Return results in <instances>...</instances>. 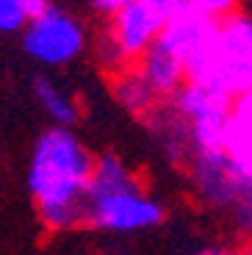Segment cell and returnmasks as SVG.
<instances>
[{
    "instance_id": "1",
    "label": "cell",
    "mask_w": 252,
    "mask_h": 255,
    "mask_svg": "<svg viewBox=\"0 0 252 255\" xmlns=\"http://www.w3.org/2000/svg\"><path fill=\"white\" fill-rule=\"evenodd\" d=\"M92 166L95 158L64 128L47 130L36 141L28 186L47 228L64 230L75 222H83V203H86Z\"/></svg>"
},
{
    "instance_id": "2",
    "label": "cell",
    "mask_w": 252,
    "mask_h": 255,
    "mask_svg": "<svg viewBox=\"0 0 252 255\" xmlns=\"http://www.w3.org/2000/svg\"><path fill=\"white\" fill-rule=\"evenodd\" d=\"M183 78L205 92L233 100L252 89V19L230 14L214 33L183 61Z\"/></svg>"
},
{
    "instance_id": "3",
    "label": "cell",
    "mask_w": 252,
    "mask_h": 255,
    "mask_svg": "<svg viewBox=\"0 0 252 255\" xmlns=\"http://www.w3.org/2000/svg\"><path fill=\"white\" fill-rule=\"evenodd\" d=\"M183 0H130L114 14L108 58L114 64L144 56L166 25V19L180 8Z\"/></svg>"
},
{
    "instance_id": "4",
    "label": "cell",
    "mask_w": 252,
    "mask_h": 255,
    "mask_svg": "<svg viewBox=\"0 0 252 255\" xmlns=\"http://www.w3.org/2000/svg\"><path fill=\"white\" fill-rule=\"evenodd\" d=\"M175 106L191 125V141L197 153H216L225 147V130L230 120V103L205 92L202 86H180L175 92Z\"/></svg>"
},
{
    "instance_id": "5",
    "label": "cell",
    "mask_w": 252,
    "mask_h": 255,
    "mask_svg": "<svg viewBox=\"0 0 252 255\" xmlns=\"http://www.w3.org/2000/svg\"><path fill=\"white\" fill-rule=\"evenodd\" d=\"M22 47L28 56L42 64H67L81 53L83 31L72 17L50 6L39 17L28 19Z\"/></svg>"
},
{
    "instance_id": "6",
    "label": "cell",
    "mask_w": 252,
    "mask_h": 255,
    "mask_svg": "<svg viewBox=\"0 0 252 255\" xmlns=\"http://www.w3.org/2000/svg\"><path fill=\"white\" fill-rule=\"evenodd\" d=\"M164 219V208L144 191H125L83 203V222H95L106 230H141Z\"/></svg>"
},
{
    "instance_id": "7",
    "label": "cell",
    "mask_w": 252,
    "mask_h": 255,
    "mask_svg": "<svg viewBox=\"0 0 252 255\" xmlns=\"http://www.w3.org/2000/svg\"><path fill=\"white\" fill-rule=\"evenodd\" d=\"M214 28H216L214 19L202 17L189 0H183L180 8H177V11L166 19V25L161 28L155 45H161L166 53H172V56L183 64L197 47L208 42Z\"/></svg>"
},
{
    "instance_id": "8",
    "label": "cell",
    "mask_w": 252,
    "mask_h": 255,
    "mask_svg": "<svg viewBox=\"0 0 252 255\" xmlns=\"http://www.w3.org/2000/svg\"><path fill=\"white\" fill-rule=\"evenodd\" d=\"M197 183H200V191L205 194V200H211L216 205L233 203V200L241 197L239 186L230 175V166H227L225 150L197 153Z\"/></svg>"
},
{
    "instance_id": "9",
    "label": "cell",
    "mask_w": 252,
    "mask_h": 255,
    "mask_svg": "<svg viewBox=\"0 0 252 255\" xmlns=\"http://www.w3.org/2000/svg\"><path fill=\"white\" fill-rule=\"evenodd\" d=\"M125 191H141L139 178L122 164L117 155H103L92 166V178L86 186V200L108 197V194H125Z\"/></svg>"
},
{
    "instance_id": "10",
    "label": "cell",
    "mask_w": 252,
    "mask_h": 255,
    "mask_svg": "<svg viewBox=\"0 0 252 255\" xmlns=\"http://www.w3.org/2000/svg\"><path fill=\"white\" fill-rule=\"evenodd\" d=\"M139 75L147 81L155 95H175L183 83V64L172 53H166L161 45L152 42L141 56V70Z\"/></svg>"
},
{
    "instance_id": "11",
    "label": "cell",
    "mask_w": 252,
    "mask_h": 255,
    "mask_svg": "<svg viewBox=\"0 0 252 255\" xmlns=\"http://www.w3.org/2000/svg\"><path fill=\"white\" fill-rule=\"evenodd\" d=\"M36 97L42 103V109L58 122V125H72L78 120V109L67 92H61L56 83L50 81H36Z\"/></svg>"
},
{
    "instance_id": "12",
    "label": "cell",
    "mask_w": 252,
    "mask_h": 255,
    "mask_svg": "<svg viewBox=\"0 0 252 255\" xmlns=\"http://www.w3.org/2000/svg\"><path fill=\"white\" fill-rule=\"evenodd\" d=\"M114 89H117L120 103L130 111H147L155 103V92L147 86V81L139 72H125V75H120L117 83H114Z\"/></svg>"
},
{
    "instance_id": "13",
    "label": "cell",
    "mask_w": 252,
    "mask_h": 255,
    "mask_svg": "<svg viewBox=\"0 0 252 255\" xmlns=\"http://www.w3.org/2000/svg\"><path fill=\"white\" fill-rule=\"evenodd\" d=\"M28 22L25 11L19 8L17 0H0V33H14L22 31Z\"/></svg>"
},
{
    "instance_id": "14",
    "label": "cell",
    "mask_w": 252,
    "mask_h": 255,
    "mask_svg": "<svg viewBox=\"0 0 252 255\" xmlns=\"http://www.w3.org/2000/svg\"><path fill=\"white\" fill-rule=\"evenodd\" d=\"M230 122L252 141V89L244 92L241 97H236V106L230 111Z\"/></svg>"
},
{
    "instance_id": "15",
    "label": "cell",
    "mask_w": 252,
    "mask_h": 255,
    "mask_svg": "<svg viewBox=\"0 0 252 255\" xmlns=\"http://www.w3.org/2000/svg\"><path fill=\"white\" fill-rule=\"evenodd\" d=\"M189 3L202 14V17H208V19H214V22H216V19L230 17L239 0H189Z\"/></svg>"
},
{
    "instance_id": "16",
    "label": "cell",
    "mask_w": 252,
    "mask_h": 255,
    "mask_svg": "<svg viewBox=\"0 0 252 255\" xmlns=\"http://www.w3.org/2000/svg\"><path fill=\"white\" fill-rule=\"evenodd\" d=\"M17 3H19V8L25 11L28 19L39 17L42 11H47V8H50V0H17Z\"/></svg>"
},
{
    "instance_id": "17",
    "label": "cell",
    "mask_w": 252,
    "mask_h": 255,
    "mask_svg": "<svg viewBox=\"0 0 252 255\" xmlns=\"http://www.w3.org/2000/svg\"><path fill=\"white\" fill-rule=\"evenodd\" d=\"M241 222H244V228L252 230V191H247L241 197Z\"/></svg>"
},
{
    "instance_id": "18",
    "label": "cell",
    "mask_w": 252,
    "mask_h": 255,
    "mask_svg": "<svg viewBox=\"0 0 252 255\" xmlns=\"http://www.w3.org/2000/svg\"><path fill=\"white\" fill-rule=\"evenodd\" d=\"M92 3H95L100 11H106V14H117L125 3H130V0H92Z\"/></svg>"
},
{
    "instance_id": "19",
    "label": "cell",
    "mask_w": 252,
    "mask_h": 255,
    "mask_svg": "<svg viewBox=\"0 0 252 255\" xmlns=\"http://www.w3.org/2000/svg\"><path fill=\"white\" fill-rule=\"evenodd\" d=\"M202 255H227V253H219V250H211V253H202Z\"/></svg>"
},
{
    "instance_id": "20",
    "label": "cell",
    "mask_w": 252,
    "mask_h": 255,
    "mask_svg": "<svg viewBox=\"0 0 252 255\" xmlns=\"http://www.w3.org/2000/svg\"><path fill=\"white\" fill-rule=\"evenodd\" d=\"M244 255H252V247H247V250H244Z\"/></svg>"
}]
</instances>
